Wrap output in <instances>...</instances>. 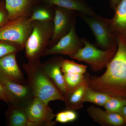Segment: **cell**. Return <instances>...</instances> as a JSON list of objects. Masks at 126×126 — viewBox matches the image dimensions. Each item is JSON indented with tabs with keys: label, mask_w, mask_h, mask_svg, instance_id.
I'll return each instance as SVG.
<instances>
[{
	"label": "cell",
	"mask_w": 126,
	"mask_h": 126,
	"mask_svg": "<svg viewBox=\"0 0 126 126\" xmlns=\"http://www.w3.org/2000/svg\"><path fill=\"white\" fill-rule=\"evenodd\" d=\"M63 57L55 56L50 59L44 64L46 73L54 85L64 97L67 92L65 81L61 69Z\"/></svg>",
	"instance_id": "cell-11"
},
{
	"label": "cell",
	"mask_w": 126,
	"mask_h": 126,
	"mask_svg": "<svg viewBox=\"0 0 126 126\" xmlns=\"http://www.w3.org/2000/svg\"><path fill=\"white\" fill-rule=\"evenodd\" d=\"M111 96L104 93L99 92L88 87L83 97L84 102L92 103L99 106L103 107Z\"/></svg>",
	"instance_id": "cell-19"
},
{
	"label": "cell",
	"mask_w": 126,
	"mask_h": 126,
	"mask_svg": "<svg viewBox=\"0 0 126 126\" xmlns=\"http://www.w3.org/2000/svg\"><path fill=\"white\" fill-rule=\"evenodd\" d=\"M55 122L62 123H68L67 115L65 110L58 113L56 116Z\"/></svg>",
	"instance_id": "cell-26"
},
{
	"label": "cell",
	"mask_w": 126,
	"mask_h": 126,
	"mask_svg": "<svg viewBox=\"0 0 126 126\" xmlns=\"http://www.w3.org/2000/svg\"><path fill=\"white\" fill-rule=\"evenodd\" d=\"M38 0H5L9 21L31 14Z\"/></svg>",
	"instance_id": "cell-14"
},
{
	"label": "cell",
	"mask_w": 126,
	"mask_h": 126,
	"mask_svg": "<svg viewBox=\"0 0 126 126\" xmlns=\"http://www.w3.org/2000/svg\"><path fill=\"white\" fill-rule=\"evenodd\" d=\"M49 6H56L88 16L96 15L93 9L84 0H38Z\"/></svg>",
	"instance_id": "cell-15"
},
{
	"label": "cell",
	"mask_w": 126,
	"mask_h": 126,
	"mask_svg": "<svg viewBox=\"0 0 126 126\" xmlns=\"http://www.w3.org/2000/svg\"><path fill=\"white\" fill-rule=\"evenodd\" d=\"M75 22L70 31L61 38L56 44L47 48L45 50L43 56L50 55H68L72 58L79 50L84 46L82 38L77 35Z\"/></svg>",
	"instance_id": "cell-8"
},
{
	"label": "cell",
	"mask_w": 126,
	"mask_h": 126,
	"mask_svg": "<svg viewBox=\"0 0 126 126\" xmlns=\"http://www.w3.org/2000/svg\"><path fill=\"white\" fill-rule=\"evenodd\" d=\"M87 66L75 63L72 60L63 59L61 64L63 74L77 73L84 74L87 71Z\"/></svg>",
	"instance_id": "cell-21"
},
{
	"label": "cell",
	"mask_w": 126,
	"mask_h": 126,
	"mask_svg": "<svg viewBox=\"0 0 126 126\" xmlns=\"http://www.w3.org/2000/svg\"><path fill=\"white\" fill-rule=\"evenodd\" d=\"M25 111L30 122L34 126H52L56 122H53L55 115L48 104L34 97L25 107Z\"/></svg>",
	"instance_id": "cell-10"
},
{
	"label": "cell",
	"mask_w": 126,
	"mask_h": 126,
	"mask_svg": "<svg viewBox=\"0 0 126 126\" xmlns=\"http://www.w3.org/2000/svg\"><path fill=\"white\" fill-rule=\"evenodd\" d=\"M52 6L48 7H40L33 9L30 16V22L34 21H50L53 20L54 17V10L50 9Z\"/></svg>",
	"instance_id": "cell-20"
},
{
	"label": "cell",
	"mask_w": 126,
	"mask_h": 126,
	"mask_svg": "<svg viewBox=\"0 0 126 126\" xmlns=\"http://www.w3.org/2000/svg\"><path fill=\"white\" fill-rule=\"evenodd\" d=\"M6 112L7 124L10 126H34L26 115L25 107L9 104Z\"/></svg>",
	"instance_id": "cell-17"
},
{
	"label": "cell",
	"mask_w": 126,
	"mask_h": 126,
	"mask_svg": "<svg viewBox=\"0 0 126 126\" xmlns=\"http://www.w3.org/2000/svg\"><path fill=\"white\" fill-rule=\"evenodd\" d=\"M31 15L9 21L0 27V41L15 44L23 50L33 26L34 21H29Z\"/></svg>",
	"instance_id": "cell-6"
},
{
	"label": "cell",
	"mask_w": 126,
	"mask_h": 126,
	"mask_svg": "<svg viewBox=\"0 0 126 126\" xmlns=\"http://www.w3.org/2000/svg\"><path fill=\"white\" fill-rule=\"evenodd\" d=\"M9 21V14L5 7V1H0V27Z\"/></svg>",
	"instance_id": "cell-25"
},
{
	"label": "cell",
	"mask_w": 126,
	"mask_h": 126,
	"mask_svg": "<svg viewBox=\"0 0 126 126\" xmlns=\"http://www.w3.org/2000/svg\"><path fill=\"white\" fill-rule=\"evenodd\" d=\"M67 91L73 89L81 84L86 79L87 75L82 74H63Z\"/></svg>",
	"instance_id": "cell-22"
},
{
	"label": "cell",
	"mask_w": 126,
	"mask_h": 126,
	"mask_svg": "<svg viewBox=\"0 0 126 126\" xmlns=\"http://www.w3.org/2000/svg\"><path fill=\"white\" fill-rule=\"evenodd\" d=\"M112 19H110V28L115 35L126 33V0H121Z\"/></svg>",
	"instance_id": "cell-18"
},
{
	"label": "cell",
	"mask_w": 126,
	"mask_h": 126,
	"mask_svg": "<svg viewBox=\"0 0 126 126\" xmlns=\"http://www.w3.org/2000/svg\"><path fill=\"white\" fill-rule=\"evenodd\" d=\"M17 53H12L0 58V72L9 78L23 85L28 84L16 60Z\"/></svg>",
	"instance_id": "cell-12"
},
{
	"label": "cell",
	"mask_w": 126,
	"mask_h": 126,
	"mask_svg": "<svg viewBox=\"0 0 126 126\" xmlns=\"http://www.w3.org/2000/svg\"><path fill=\"white\" fill-rule=\"evenodd\" d=\"M87 112L91 118L101 126H121L126 123L124 117L119 113L109 112L94 106L89 107Z\"/></svg>",
	"instance_id": "cell-13"
},
{
	"label": "cell",
	"mask_w": 126,
	"mask_h": 126,
	"mask_svg": "<svg viewBox=\"0 0 126 126\" xmlns=\"http://www.w3.org/2000/svg\"><path fill=\"white\" fill-rule=\"evenodd\" d=\"M27 75V80L34 97L47 104L55 100L63 101V97L59 92L48 76L40 60L29 62L22 66Z\"/></svg>",
	"instance_id": "cell-2"
},
{
	"label": "cell",
	"mask_w": 126,
	"mask_h": 126,
	"mask_svg": "<svg viewBox=\"0 0 126 126\" xmlns=\"http://www.w3.org/2000/svg\"><path fill=\"white\" fill-rule=\"evenodd\" d=\"M0 100L3 101L7 104H10L9 97L4 88L0 83Z\"/></svg>",
	"instance_id": "cell-27"
},
{
	"label": "cell",
	"mask_w": 126,
	"mask_h": 126,
	"mask_svg": "<svg viewBox=\"0 0 126 126\" xmlns=\"http://www.w3.org/2000/svg\"><path fill=\"white\" fill-rule=\"evenodd\" d=\"M82 38L83 47L79 50L71 58L87 63L94 72L100 71L106 68L117 49L102 50L98 48L87 39Z\"/></svg>",
	"instance_id": "cell-5"
},
{
	"label": "cell",
	"mask_w": 126,
	"mask_h": 126,
	"mask_svg": "<svg viewBox=\"0 0 126 126\" xmlns=\"http://www.w3.org/2000/svg\"><path fill=\"white\" fill-rule=\"evenodd\" d=\"M20 50H22L21 48L17 45L0 41V58L12 53H17Z\"/></svg>",
	"instance_id": "cell-24"
},
{
	"label": "cell",
	"mask_w": 126,
	"mask_h": 126,
	"mask_svg": "<svg viewBox=\"0 0 126 126\" xmlns=\"http://www.w3.org/2000/svg\"><path fill=\"white\" fill-rule=\"evenodd\" d=\"M53 29V20L34 21L33 29L24 47L25 56L28 62L40 60L52 38Z\"/></svg>",
	"instance_id": "cell-3"
},
{
	"label": "cell",
	"mask_w": 126,
	"mask_h": 126,
	"mask_svg": "<svg viewBox=\"0 0 126 126\" xmlns=\"http://www.w3.org/2000/svg\"><path fill=\"white\" fill-rule=\"evenodd\" d=\"M117 47L104 73L88 78L89 88L126 99V33L116 35Z\"/></svg>",
	"instance_id": "cell-1"
},
{
	"label": "cell",
	"mask_w": 126,
	"mask_h": 126,
	"mask_svg": "<svg viewBox=\"0 0 126 126\" xmlns=\"http://www.w3.org/2000/svg\"><path fill=\"white\" fill-rule=\"evenodd\" d=\"M118 113L124 117L126 123V104L122 108Z\"/></svg>",
	"instance_id": "cell-29"
},
{
	"label": "cell",
	"mask_w": 126,
	"mask_h": 126,
	"mask_svg": "<svg viewBox=\"0 0 126 126\" xmlns=\"http://www.w3.org/2000/svg\"><path fill=\"white\" fill-rule=\"evenodd\" d=\"M126 104V99L118 97L111 96L103 107L109 112L119 113Z\"/></svg>",
	"instance_id": "cell-23"
},
{
	"label": "cell",
	"mask_w": 126,
	"mask_h": 126,
	"mask_svg": "<svg viewBox=\"0 0 126 126\" xmlns=\"http://www.w3.org/2000/svg\"><path fill=\"white\" fill-rule=\"evenodd\" d=\"M0 83L7 93L10 104L25 107L34 97L29 84L27 85L20 84L0 72Z\"/></svg>",
	"instance_id": "cell-7"
},
{
	"label": "cell",
	"mask_w": 126,
	"mask_h": 126,
	"mask_svg": "<svg viewBox=\"0 0 126 126\" xmlns=\"http://www.w3.org/2000/svg\"><path fill=\"white\" fill-rule=\"evenodd\" d=\"M110 6L112 10H115L121 0H110Z\"/></svg>",
	"instance_id": "cell-28"
},
{
	"label": "cell",
	"mask_w": 126,
	"mask_h": 126,
	"mask_svg": "<svg viewBox=\"0 0 126 126\" xmlns=\"http://www.w3.org/2000/svg\"><path fill=\"white\" fill-rule=\"evenodd\" d=\"M87 75L86 79L81 84L73 89L67 91L63 97V101L67 109L75 110L82 108L83 106V97L88 87Z\"/></svg>",
	"instance_id": "cell-16"
},
{
	"label": "cell",
	"mask_w": 126,
	"mask_h": 126,
	"mask_svg": "<svg viewBox=\"0 0 126 126\" xmlns=\"http://www.w3.org/2000/svg\"><path fill=\"white\" fill-rule=\"evenodd\" d=\"M78 15L92 31L97 46L105 50L117 49L116 37L110 28V19L96 14L88 16L79 13Z\"/></svg>",
	"instance_id": "cell-4"
},
{
	"label": "cell",
	"mask_w": 126,
	"mask_h": 126,
	"mask_svg": "<svg viewBox=\"0 0 126 126\" xmlns=\"http://www.w3.org/2000/svg\"><path fill=\"white\" fill-rule=\"evenodd\" d=\"M53 7V33L47 48L54 45L69 32L72 25L76 22V16L79 14L77 12L62 7Z\"/></svg>",
	"instance_id": "cell-9"
}]
</instances>
